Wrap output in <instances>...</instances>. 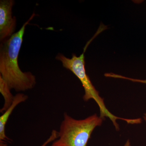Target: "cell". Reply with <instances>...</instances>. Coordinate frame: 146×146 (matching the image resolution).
<instances>
[{
	"label": "cell",
	"instance_id": "9c48e42d",
	"mask_svg": "<svg viewBox=\"0 0 146 146\" xmlns=\"http://www.w3.org/2000/svg\"><path fill=\"white\" fill-rule=\"evenodd\" d=\"M124 146H131V144L130 141H129V139L127 140V141L125 143V144Z\"/></svg>",
	"mask_w": 146,
	"mask_h": 146
},
{
	"label": "cell",
	"instance_id": "3957f363",
	"mask_svg": "<svg viewBox=\"0 0 146 146\" xmlns=\"http://www.w3.org/2000/svg\"><path fill=\"white\" fill-rule=\"evenodd\" d=\"M104 119L97 114L77 120L64 113L58 138L51 146H87L93 131L102 125Z\"/></svg>",
	"mask_w": 146,
	"mask_h": 146
},
{
	"label": "cell",
	"instance_id": "ba28073f",
	"mask_svg": "<svg viewBox=\"0 0 146 146\" xmlns=\"http://www.w3.org/2000/svg\"><path fill=\"white\" fill-rule=\"evenodd\" d=\"M58 138V132L55 130H53L51 132L50 136L49 138H48L46 142L41 146H46L48 144H49L51 142L55 141Z\"/></svg>",
	"mask_w": 146,
	"mask_h": 146
},
{
	"label": "cell",
	"instance_id": "8fae6325",
	"mask_svg": "<svg viewBox=\"0 0 146 146\" xmlns=\"http://www.w3.org/2000/svg\"><path fill=\"white\" fill-rule=\"evenodd\" d=\"M143 119L146 122V112L144 114Z\"/></svg>",
	"mask_w": 146,
	"mask_h": 146
},
{
	"label": "cell",
	"instance_id": "5b68a950",
	"mask_svg": "<svg viewBox=\"0 0 146 146\" xmlns=\"http://www.w3.org/2000/svg\"><path fill=\"white\" fill-rule=\"evenodd\" d=\"M28 99L27 95L21 93L16 94L14 97V100L12 104L5 110L3 115L0 117V142L11 140L5 134V126L10 115L16 106L21 103L26 101Z\"/></svg>",
	"mask_w": 146,
	"mask_h": 146
},
{
	"label": "cell",
	"instance_id": "277c9868",
	"mask_svg": "<svg viewBox=\"0 0 146 146\" xmlns=\"http://www.w3.org/2000/svg\"><path fill=\"white\" fill-rule=\"evenodd\" d=\"M13 0L0 1V40L2 42L11 37L16 29V20L12 17Z\"/></svg>",
	"mask_w": 146,
	"mask_h": 146
},
{
	"label": "cell",
	"instance_id": "52a82bcc",
	"mask_svg": "<svg viewBox=\"0 0 146 146\" xmlns=\"http://www.w3.org/2000/svg\"><path fill=\"white\" fill-rule=\"evenodd\" d=\"M108 77L109 78H112L123 79L127 80H129V81L133 82H139V83L145 84H146V79L142 80L131 78L124 76L112 73H110L108 74Z\"/></svg>",
	"mask_w": 146,
	"mask_h": 146
},
{
	"label": "cell",
	"instance_id": "7a4b0ae2",
	"mask_svg": "<svg viewBox=\"0 0 146 146\" xmlns=\"http://www.w3.org/2000/svg\"><path fill=\"white\" fill-rule=\"evenodd\" d=\"M93 39H91L87 43L84 48L83 52L80 56H77L73 54L72 58H70L65 57L62 54L59 53L57 54L56 58L61 61L63 67L71 71L81 82L85 92L83 96L84 100L87 102L89 100H94L99 107L100 117L103 119L105 117L109 118L116 130L118 131L119 129V127L117 123V120H123L127 123L131 124L134 123L135 120L134 119L119 117L110 112L105 104L104 100L100 96L98 91L92 84L89 76L86 74L85 68L84 52Z\"/></svg>",
	"mask_w": 146,
	"mask_h": 146
},
{
	"label": "cell",
	"instance_id": "8992f818",
	"mask_svg": "<svg viewBox=\"0 0 146 146\" xmlns=\"http://www.w3.org/2000/svg\"><path fill=\"white\" fill-rule=\"evenodd\" d=\"M11 90L6 82L0 76V92L4 100L3 107L0 110L1 113H3L13 103L15 96H13Z\"/></svg>",
	"mask_w": 146,
	"mask_h": 146
},
{
	"label": "cell",
	"instance_id": "30bf717a",
	"mask_svg": "<svg viewBox=\"0 0 146 146\" xmlns=\"http://www.w3.org/2000/svg\"><path fill=\"white\" fill-rule=\"evenodd\" d=\"M0 146H7L4 142H0Z\"/></svg>",
	"mask_w": 146,
	"mask_h": 146
},
{
	"label": "cell",
	"instance_id": "6da1fadb",
	"mask_svg": "<svg viewBox=\"0 0 146 146\" xmlns=\"http://www.w3.org/2000/svg\"><path fill=\"white\" fill-rule=\"evenodd\" d=\"M35 16L33 13L21 29L2 42L0 46V76L11 89L17 92L33 89L36 84L35 76L31 72H23L19 68L18 58L26 27Z\"/></svg>",
	"mask_w": 146,
	"mask_h": 146
}]
</instances>
